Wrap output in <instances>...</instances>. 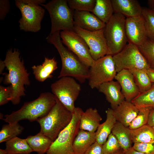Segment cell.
Wrapping results in <instances>:
<instances>
[{
  "instance_id": "obj_1",
  "label": "cell",
  "mask_w": 154,
  "mask_h": 154,
  "mask_svg": "<svg viewBox=\"0 0 154 154\" xmlns=\"http://www.w3.org/2000/svg\"><path fill=\"white\" fill-rule=\"evenodd\" d=\"M20 53L18 49H9L6 52L3 60L8 73L3 74L5 75L4 83L11 84L12 94L10 101L14 105L20 102L21 97L25 95V86L30 84L29 74L24 64V62L20 57Z\"/></svg>"
},
{
  "instance_id": "obj_2",
  "label": "cell",
  "mask_w": 154,
  "mask_h": 154,
  "mask_svg": "<svg viewBox=\"0 0 154 154\" xmlns=\"http://www.w3.org/2000/svg\"><path fill=\"white\" fill-rule=\"evenodd\" d=\"M60 31L49 35L46 38L47 42L53 45L60 55L62 68L58 78L65 76L74 78L80 83L85 82L89 76V67L74 53L63 45Z\"/></svg>"
},
{
  "instance_id": "obj_3",
  "label": "cell",
  "mask_w": 154,
  "mask_h": 154,
  "mask_svg": "<svg viewBox=\"0 0 154 154\" xmlns=\"http://www.w3.org/2000/svg\"><path fill=\"white\" fill-rule=\"evenodd\" d=\"M56 98L50 92L42 93L36 99L24 103L21 108L5 116L3 119L6 122L14 124L22 120L31 122L37 121L46 116L55 104Z\"/></svg>"
},
{
  "instance_id": "obj_4",
  "label": "cell",
  "mask_w": 154,
  "mask_h": 154,
  "mask_svg": "<svg viewBox=\"0 0 154 154\" xmlns=\"http://www.w3.org/2000/svg\"><path fill=\"white\" fill-rule=\"evenodd\" d=\"M72 117V113L56 98V102L48 113L37 121L40 125V131L53 142L69 124Z\"/></svg>"
},
{
  "instance_id": "obj_5",
  "label": "cell",
  "mask_w": 154,
  "mask_h": 154,
  "mask_svg": "<svg viewBox=\"0 0 154 154\" xmlns=\"http://www.w3.org/2000/svg\"><path fill=\"white\" fill-rule=\"evenodd\" d=\"M45 0H15V4L20 11L21 17L19 21L21 30L36 32L41 28V22L45 10L40 5Z\"/></svg>"
},
{
  "instance_id": "obj_6",
  "label": "cell",
  "mask_w": 154,
  "mask_h": 154,
  "mask_svg": "<svg viewBox=\"0 0 154 154\" xmlns=\"http://www.w3.org/2000/svg\"><path fill=\"white\" fill-rule=\"evenodd\" d=\"M48 11L51 22L49 35L63 31H74V11L67 0H52L40 5Z\"/></svg>"
},
{
  "instance_id": "obj_7",
  "label": "cell",
  "mask_w": 154,
  "mask_h": 154,
  "mask_svg": "<svg viewBox=\"0 0 154 154\" xmlns=\"http://www.w3.org/2000/svg\"><path fill=\"white\" fill-rule=\"evenodd\" d=\"M126 17L119 13H114L106 24L104 34L108 48V55L113 56L119 52L128 41L125 29Z\"/></svg>"
},
{
  "instance_id": "obj_8",
  "label": "cell",
  "mask_w": 154,
  "mask_h": 154,
  "mask_svg": "<svg viewBox=\"0 0 154 154\" xmlns=\"http://www.w3.org/2000/svg\"><path fill=\"white\" fill-rule=\"evenodd\" d=\"M83 112L81 108H75L70 122L52 142L46 154H74L73 143L80 129V118Z\"/></svg>"
},
{
  "instance_id": "obj_9",
  "label": "cell",
  "mask_w": 154,
  "mask_h": 154,
  "mask_svg": "<svg viewBox=\"0 0 154 154\" xmlns=\"http://www.w3.org/2000/svg\"><path fill=\"white\" fill-rule=\"evenodd\" d=\"M58 79L51 85L52 93L73 113L76 108L75 102L81 90L80 85L72 77L65 76Z\"/></svg>"
},
{
  "instance_id": "obj_10",
  "label": "cell",
  "mask_w": 154,
  "mask_h": 154,
  "mask_svg": "<svg viewBox=\"0 0 154 154\" xmlns=\"http://www.w3.org/2000/svg\"><path fill=\"white\" fill-rule=\"evenodd\" d=\"M112 56L117 73L123 70H147L150 68L138 46L131 42Z\"/></svg>"
},
{
  "instance_id": "obj_11",
  "label": "cell",
  "mask_w": 154,
  "mask_h": 154,
  "mask_svg": "<svg viewBox=\"0 0 154 154\" xmlns=\"http://www.w3.org/2000/svg\"><path fill=\"white\" fill-rule=\"evenodd\" d=\"M117 73L112 56L107 55L95 60L89 68L88 85L98 88L102 84L113 80Z\"/></svg>"
},
{
  "instance_id": "obj_12",
  "label": "cell",
  "mask_w": 154,
  "mask_h": 154,
  "mask_svg": "<svg viewBox=\"0 0 154 154\" xmlns=\"http://www.w3.org/2000/svg\"><path fill=\"white\" fill-rule=\"evenodd\" d=\"M104 29L90 31L76 26L74 27V31L85 41L89 48L91 56L94 60L108 54V48L104 34Z\"/></svg>"
},
{
  "instance_id": "obj_13",
  "label": "cell",
  "mask_w": 154,
  "mask_h": 154,
  "mask_svg": "<svg viewBox=\"0 0 154 154\" xmlns=\"http://www.w3.org/2000/svg\"><path fill=\"white\" fill-rule=\"evenodd\" d=\"M62 43L86 65L90 67L95 60L92 57L89 48L84 40L74 31H60Z\"/></svg>"
},
{
  "instance_id": "obj_14",
  "label": "cell",
  "mask_w": 154,
  "mask_h": 154,
  "mask_svg": "<svg viewBox=\"0 0 154 154\" xmlns=\"http://www.w3.org/2000/svg\"><path fill=\"white\" fill-rule=\"evenodd\" d=\"M125 29L128 42L138 46L142 44L147 38L142 15L126 18Z\"/></svg>"
},
{
  "instance_id": "obj_15",
  "label": "cell",
  "mask_w": 154,
  "mask_h": 154,
  "mask_svg": "<svg viewBox=\"0 0 154 154\" xmlns=\"http://www.w3.org/2000/svg\"><path fill=\"white\" fill-rule=\"evenodd\" d=\"M114 79L120 84L125 100L131 102L140 93L129 70H123L117 73Z\"/></svg>"
},
{
  "instance_id": "obj_16",
  "label": "cell",
  "mask_w": 154,
  "mask_h": 154,
  "mask_svg": "<svg viewBox=\"0 0 154 154\" xmlns=\"http://www.w3.org/2000/svg\"><path fill=\"white\" fill-rule=\"evenodd\" d=\"M74 26L84 29L94 31L104 29L106 23L90 12L74 11Z\"/></svg>"
},
{
  "instance_id": "obj_17",
  "label": "cell",
  "mask_w": 154,
  "mask_h": 154,
  "mask_svg": "<svg viewBox=\"0 0 154 154\" xmlns=\"http://www.w3.org/2000/svg\"><path fill=\"white\" fill-rule=\"evenodd\" d=\"M103 93L106 100L110 103L111 108L114 109L125 100L121 86L117 81L113 80L104 83L98 88Z\"/></svg>"
},
{
  "instance_id": "obj_18",
  "label": "cell",
  "mask_w": 154,
  "mask_h": 154,
  "mask_svg": "<svg viewBox=\"0 0 154 154\" xmlns=\"http://www.w3.org/2000/svg\"><path fill=\"white\" fill-rule=\"evenodd\" d=\"M113 110L117 121L128 127L137 116L139 111L131 102L125 100Z\"/></svg>"
},
{
  "instance_id": "obj_19",
  "label": "cell",
  "mask_w": 154,
  "mask_h": 154,
  "mask_svg": "<svg viewBox=\"0 0 154 154\" xmlns=\"http://www.w3.org/2000/svg\"><path fill=\"white\" fill-rule=\"evenodd\" d=\"M114 13H119L126 18L142 15V7L136 0H111Z\"/></svg>"
},
{
  "instance_id": "obj_20",
  "label": "cell",
  "mask_w": 154,
  "mask_h": 154,
  "mask_svg": "<svg viewBox=\"0 0 154 154\" xmlns=\"http://www.w3.org/2000/svg\"><path fill=\"white\" fill-rule=\"evenodd\" d=\"M102 118L96 108H89L82 113L80 120V129L91 132L96 131Z\"/></svg>"
},
{
  "instance_id": "obj_21",
  "label": "cell",
  "mask_w": 154,
  "mask_h": 154,
  "mask_svg": "<svg viewBox=\"0 0 154 154\" xmlns=\"http://www.w3.org/2000/svg\"><path fill=\"white\" fill-rule=\"evenodd\" d=\"M31 68L36 79L42 82L52 77V73L58 68L57 63L54 57H45L42 64L34 65Z\"/></svg>"
},
{
  "instance_id": "obj_22",
  "label": "cell",
  "mask_w": 154,
  "mask_h": 154,
  "mask_svg": "<svg viewBox=\"0 0 154 154\" xmlns=\"http://www.w3.org/2000/svg\"><path fill=\"white\" fill-rule=\"evenodd\" d=\"M96 141V132L79 129L73 143L74 154H84Z\"/></svg>"
},
{
  "instance_id": "obj_23",
  "label": "cell",
  "mask_w": 154,
  "mask_h": 154,
  "mask_svg": "<svg viewBox=\"0 0 154 154\" xmlns=\"http://www.w3.org/2000/svg\"><path fill=\"white\" fill-rule=\"evenodd\" d=\"M106 112V120L100 124L96 132V141L102 145L106 142L108 136L112 133L113 128L117 122L112 109H108Z\"/></svg>"
},
{
  "instance_id": "obj_24",
  "label": "cell",
  "mask_w": 154,
  "mask_h": 154,
  "mask_svg": "<svg viewBox=\"0 0 154 154\" xmlns=\"http://www.w3.org/2000/svg\"><path fill=\"white\" fill-rule=\"evenodd\" d=\"M25 139L33 151L38 154L46 153L53 142L40 131L35 135L28 136Z\"/></svg>"
},
{
  "instance_id": "obj_25",
  "label": "cell",
  "mask_w": 154,
  "mask_h": 154,
  "mask_svg": "<svg viewBox=\"0 0 154 154\" xmlns=\"http://www.w3.org/2000/svg\"><path fill=\"white\" fill-rule=\"evenodd\" d=\"M112 133L116 137L121 148L124 151L132 147L133 142L131 130L128 127L117 121L112 130Z\"/></svg>"
},
{
  "instance_id": "obj_26",
  "label": "cell",
  "mask_w": 154,
  "mask_h": 154,
  "mask_svg": "<svg viewBox=\"0 0 154 154\" xmlns=\"http://www.w3.org/2000/svg\"><path fill=\"white\" fill-rule=\"evenodd\" d=\"M7 154H31L33 152L26 139L14 137L6 142Z\"/></svg>"
},
{
  "instance_id": "obj_27",
  "label": "cell",
  "mask_w": 154,
  "mask_h": 154,
  "mask_svg": "<svg viewBox=\"0 0 154 154\" xmlns=\"http://www.w3.org/2000/svg\"><path fill=\"white\" fill-rule=\"evenodd\" d=\"M91 12L106 23L114 14L111 0H96L95 6Z\"/></svg>"
},
{
  "instance_id": "obj_28",
  "label": "cell",
  "mask_w": 154,
  "mask_h": 154,
  "mask_svg": "<svg viewBox=\"0 0 154 154\" xmlns=\"http://www.w3.org/2000/svg\"><path fill=\"white\" fill-rule=\"evenodd\" d=\"M131 133L133 143H145L154 145V129L152 127L146 125L138 129L131 130Z\"/></svg>"
},
{
  "instance_id": "obj_29",
  "label": "cell",
  "mask_w": 154,
  "mask_h": 154,
  "mask_svg": "<svg viewBox=\"0 0 154 154\" xmlns=\"http://www.w3.org/2000/svg\"><path fill=\"white\" fill-rule=\"evenodd\" d=\"M129 70L133 75L135 84L140 93L147 91L151 88L153 83L146 70L133 69Z\"/></svg>"
},
{
  "instance_id": "obj_30",
  "label": "cell",
  "mask_w": 154,
  "mask_h": 154,
  "mask_svg": "<svg viewBox=\"0 0 154 154\" xmlns=\"http://www.w3.org/2000/svg\"><path fill=\"white\" fill-rule=\"evenodd\" d=\"M131 102L138 109L145 107L154 108V84L148 90L140 93Z\"/></svg>"
},
{
  "instance_id": "obj_31",
  "label": "cell",
  "mask_w": 154,
  "mask_h": 154,
  "mask_svg": "<svg viewBox=\"0 0 154 154\" xmlns=\"http://www.w3.org/2000/svg\"><path fill=\"white\" fill-rule=\"evenodd\" d=\"M24 128L18 123L14 124L9 123L2 126L0 131V143L17 137L21 134Z\"/></svg>"
},
{
  "instance_id": "obj_32",
  "label": "cell",
  "mask_w": 154,
  "mask_h": 154,
  "mask_svg": "<svg viewBox=\"0 0 154 154\" xmlns=\"http://www.w3.org/2000/svg\"><path fill=\"white\" fill-rule=\"evenodd\" d=\"M138 47L150 68L154 69V41L147 38Z\"/></svg>"
},
{
  "instance_id": "obj_33",
  "label": "cell",
  "mask_w": 154,
  "mask_h": 154,
  "mask_svg": "<svg viewBox=\"0 0 154 154\" xmlns=\"http://www.w3.org/2000/svg\"><path fill=\"white\" fill-rule=\"evenodd\" d=\"M142 15L145 21L147 37L154 41V10L142 7Z\"/></svg>"
},
{
  "instance_id": "obj_34",
  "label": "cell",
  "mask_w": 154,
  "mask_h": 154,
  "mask_svg": "<svg viewBox=\"0 0 154 154\" xmlns=\"http://www.w3.org/2000/svg\"><path fill=\"white\" fill-rule=\"evenodd\" d=\"M152 108L145 107L139 109L137 115L131 122L129 128L131 130L135 129L147 125L149 114Z\"/></svg>"
},
{
  "instance_id": "obj_35",
  "label": "cell",
  "mask_w": 154,
  "mask_h": 154,
  "mask_svg": "<svg viewBox=\"0 0 154 154\" xmlns=\"http://www.w3.org/2000/svg\"><path fill=\"white\" fill-rule=\"evenodd\" d=\"M67 1L72 10L92 12L95 6L96 0H67Z\"/></svg>"
},
{
  "instance_id": "obj_36",
  "label": "cell",
  "mask_w": 154,
  "mask_h": 154,
  "mask_svg": "<svg viewBox=\"0 0 154 154\" xmlns=\"http://www.w3.org/2000/svg\"><path fill=\"white\" fill-rule=\"evenodd\" d=\"M102 146L104 154H113L122 149L117 140L112 133Z\"/></svg>"
},
{
  "instance_id": "obj_37",
  "label": "cell",
  "mask_w": 154,
  "mask_h": 154,
  "mask_svg": "<svg viewBox=\"0 0 154 154\" xmlns=\"http://www.w3.org/2000/svg\"><path fill=\"white\" fill-rule=\"evenodd\" d=\"M132 147L145 154H154V145L145 143H134Z\"/></svg>"
},
{
  "instance_id": "obj_38",
  "label": "cell",
  "mask_w": 154,
  "mask_h": 154,
  "mask_svg": "<svg viewBox=\"0 0 154 154\" xmlns=\"http://www.w3.org/2000/svg\"><path fill=\"white\" fill-rule=\"evenodd\" d=\"M12 92L11 86L5 87L0 86V105H4L10 101Z\"/></svg>"
},
{
  "instance_id": "obj_39",
  "label": "cell",
  "mask_w": 154,
  "mask_h": 154,
  "mask_svg": "<svg viewBox=\"0 0 154 154\" xmlns=\"http://www.w3.org/2000/svg\"><path fill=\"white\" fill-rule=\"evenodd\" d=\"M10 9V5L8 0H0V20L5 19Z\"/></svg>"
},
{
  "instance_id": "obj_40",
  "label": "cell",
  "mask_w": 154,
  "mask_h": 154,
  "mask_svg": "<svg viewBox=\"0 0 154 154\" xmlns=\"http://www.w3.org/2000/svg\"><path fill=\"white\" fill-rule=\"evenodd\" d=\"M84 154H104L102 145L96 141L90 146Z\"/></svg>"
},
{
  "instance_id": "obj_41",
  "label": "cell",
  "mask_w": 154,
  "mask_h": 154,
  "mask_svg": "<svg viewBox=\"0 0 154 154\" xmlns=\"http://www.w3.org/2000/svg\"><path fill=\"white\" fill-rule=\"evenodd\" d=\"M147 125L151 127L154 126V108L150 111Z\"/></svg>"
},
{
  "instance_id": "obj_42",
  "label": "cell",
  "mask_w": 154,
  "mask_h": 154,
  "mask_svg": "<svg viewBox=\"0 0 154 154\" xmlns=\"http://www.w3.org/2000/svg\"><path fill=\"white\" fill-rule=\"evenodd\" d=\"M123 151L124 154H145L135 150L132 147L127 150H123Z\"/></svg>"
},
{
  "instance_id": "obj_43",
  "label": "cell",
  "mask_w": 154,
  "mask_h": 154,
  "mask_svg": "<svg viewBox=\"0 0 154 154\" xmlns=\"http://www.w3.org/2000/svg\"><path fill=\"white\" fill-rule=\"evenodd\" d=\"M146 71L152 82L154 83V69L149 68Z\"/></svg>"
},
{
  "instance_id": "obj_44",
  "label": "cell",
  "mask_w": 154,
  "mask_h": 154,
  "mask_svg": "<svg viewBox=\"0 0 154 154\" xmlns=\"http://www.w3.org/2000/svg\"><path fill=\"white\" fill-rule=\"evenodd\" d=\"M5 66L3 61L0 60V73L2 74L3 71L4 70Z\"/></svg>"
},
{
  "instance_id": "obj_45",
  "label": "cell",
  "mask_w": 154,
  "mask_h": 154,
  "mask_svg": "<svg viewBox=\"0 0 154 154\" xmlns=\"http://www.w3.org/2000/svg\"><path fill=\"white\" fill-rule=\"evenodd\" d=\"M148 4L149 8L154 10V0H148Z\"/></svg>"
},
{
  "instance_id": "obj_46",
  "label": "cell",
  "mask_w": 154,
  "mask_h": 154,
  "mask_svg": "<svg viewBox=\"0 0 154 154\" xmlns=\"http://www.w3.org/2000/svg\"><path fill=\"white\" fill-rule=\"evenodd\" d=\"M112 154H124L123 150L122 149L117 152Z\"/></svg>"
},
{
  "instance_id": "obj_47",
  "label": "cell",
  "mask_w": 154,
  "mask_h": 154,
  "mask_svg": "<svg viewBox=\"0 0 154 154\" xmlns=\"http://www.w3.org/2000/svg\"><path fill=\"white\" fill-rule=\"evenodd\" d=\"M0 154H7L6 151L5 149H0Z\"/></svg>"
},
{
  "instance_id": "obj_48",
  "label": "cell",
  "mask_w": 154,
  "mask_h": 154,
  "mask_svg": "<svg viewBox=\"0 0 154 154\" xmlns=\"http://www.w3.org/2000/svg\"><path fill=\"white\" fill-rule=\"evenodd\" d=\"M152 127L154 129V126H153V127Z\"/></svg>"
}]
</instances>
